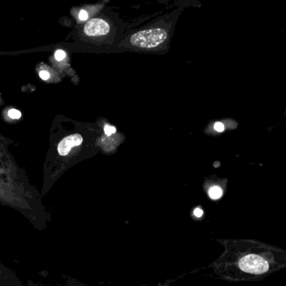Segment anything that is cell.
<instances>
[{
    "mask_svg": "<svg viewBox=\"0 0 286 286\" xmlns=\"http://www.w3.org/2000/svg\"><path fill=\"white\" fill-rule=\"evenodd\" d=\"M168 39V33L161 28H155L138 31L132 35L129 42L131 45L142 48L152 49L155 48L165 43Z\"/></svg>",
    "mask_w": 286,
    "mask_h": 286,
    "instance_id": "obj_1",
    "label": "cell"
},
{
    "mask_svg": "<svg viewBox=\"0 0 286 286\" xmlns=\"http://www.w3.org/2000/svg\"><path fill=\"white\" fill-rule=\"evenodd\" d=\"M239 267L244 272L259 274L267 272L268 269V263L262 257H259L258 255L249 254L240 260Z\"/></svg>",
    "mask_w": 286,
    "mask_h": 286,
    "instance_id": "obj_2",
    "label": "cell"
},
{
    "mask_svg": "<svg viewBox=\"0 0 286 286\" xmlns=\"http://www.w3.org/2000/svg\"><path fill=\"white\" fill-rule=\"evenodd\" d=\"M110 30V26L102 19L89 20L84 27V32L88 36H101L107 35Z\"/></svg>",
    "mask_w": 286,
    "mask_h": 286,
    "instance_id": "obj_3",
    "label": "cell"
},
{
    "mask_svg": "<svg viewBox=\"0 0 286 286\" xmlns=\"http://www.w3.org/2000/svg\"><path fill=\"white\" fill-rule=\"evenodd\" d=\"M83 141L82 137L80 134H72L67 136L60 142L58 145V152L61 155H66L71 151L72 147L79 146Z\"/></svg>",
    "mask_w": 286,
    "mask_h": 286,
    "instance_id": "obj_4",
    "label": "cell"
},
{
    "mask_svg": "<svg viewBox=\"0 0 286 286\" xmlns=\"http://www.w3.org/2000/svg\"><path fill=\"white\" fill-rule=\"evenodd\" d=\"M222 190L221 187L218 186H212L210 188L209 191H208V194H209V196L213 200H218L219 198L222 197Z\"/></svg>",
    "mask_w": 286,
    "mask_h": 286,
    "instance_id": "obj_5",
    "label": "cell"
},
{
    "mask_svg": "<svg viewBox=\"0 0 286 286\" xmlns=\"http://www.w3.org/2000/svg\"><path fill=\"white\" fill-rule=\"evenodd\" d=\"M9 118H13V119H19L21 117V112H19V110L17 109H10L8 112Z\"/></svg>",
    "mask_w": 286,
    "mask_h": 286,
    "instance_id": "obj_6",
    "label": "cell"
},
{
    "mask_svg": "<svg viewBox=\"0 0 286 286\" xmlns=\"http://www.w3.org/2000/svg\"><path fill=\"white\" fill-rule=\"evenodd\" d=\"M104 132H105V133L107 136H110V135L113 134L114 133H116V128L113 127V126H111V125L107 124L104 127Z\"/></svg>",
    "mask_w": 286,
    "mask_h": 286,
    "instance_id": "obj_7",
    "label": "cell"
},
{
    "mask_svg": "<svg viewBox=\"0 0 286 286\" xmlns=\"http://www.w3.org/2000/svg\"><path fill=\"white\" fill-rule=\"evenodd\" d=\"M66 57V52L62 50H56V53H55V58L56 59V61H62L63 59Z\"/></svg>",
    "mask_w": 286,
    "mask_h": 286,
    "instance_id": "obj_8",
    "label": "cell"
},
{
    "mask_svg": "<svg viewBox=\"0 0 286 286\" xmlns=\"http://www.w3.org/2000/svg\"><path fill=\"white\" fill-rule=\"evenodd\" d=\"M213 128H214V129L217 131V132H218V133L223 132V131L225 130V126H224L223 124L221 123V122H217V123H215V124H214V127H213Z\"/></svg>",
    "mask_w": 286,
    "mask_h": 286,
    "instance_id": "obj_9",
    "label": "cell"
},
{
    "mask_svg": "<svg viewBox=\"0 0 286 286\" xmlns=\"http://www.w3.org/2000/svg\"><path fill=\"white\" fill-rule=\"evenodd\" d=\"M79 19L81 21L87 20L88 19V14H87V13L85 10H81V12L79 13Z\"/></svg>",
    "mask_w": 286,
    "mask_h": 286,
    "instance_id": "obj_10",
    "label": "cell"
},
{
    "mask_svg": "<svg viewBox=\"0 0 286 286\" xmlns=\"http://www.w3.org/2000/svg\"><path fill=\"white\" fill-rule=\"evenodd\" d=\"M40 76L43 80H48V78L50 77V74H49V72H47L45 71H41L40 72Z\"/></svg>",
    "mask_w": 286,
    "mask_h": 286,
    "instance_id": "obj_11",
    "label": "cell"
},
{
    "mask_svg": "<svg viewBox=\"0 0 286 286\" xmlns=\"http://www.w3.org/2000/svg\"><path fill=\"white\" fill-rule=\"evenodd\" d=\"M194 215H195L196 218H201V217L203 215V211H202L201 209H200V208H196V209H195V211H194Z\"/></svg>",
    "mask_w": 286,
    "mask_h": 286,
    "instance_id": "obj_12",
    "label": "cell"
}]
</instances>
